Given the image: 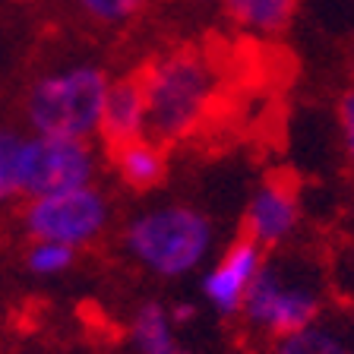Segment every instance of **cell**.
<instances>
[{
    "label": "cell",
    "mask_w": 354,
    "mask_h": 354,
    "mask_svg": "<svg viewBox=\"0 0 354 354\" xmlns=\"http://www.w3.org/2000/svg\"><path fill=\"white\" fill-rule=\"evenodd\" d=\"M111 76L95 64L60 66L38 76L26 92V124L32 133H51V136H76V140H95L102 127L104 95H108Z\"/></svg>",
    "instance_id": "cell-4"
},
{
    "label": "cell",
    "mask_w": 354,
    "mask_h": 354,
    "mask_svg": "<svg viewBox=\"0 0 354 354\" xmlns=\"http://www.w3.org/2000/svg\"><path fill=\"white\" fill-rule=\"evenodd\" d=\"M114 171H118L120 184L130 187L136 193H146L152 187L162 184L165 171H168V155L165 146L155 142L152 136H140V140H130L124 146L108 149Z\"/></svg>",
    "instance_id": "cell-10"
},
{
    "label": "cell",
    "mask_w": 354,
    "mask_h": 354,
    "mask_svg": "<svg viewBox=\"0 0 354 354\" xmlns=\"http://www.w3.org/2000/svg\"><path fill=\"white\" fill-rule=\"evenodd\" d=\"M237 317L253 335L266 339V345L317 323L323 317V285L317 269L301 257H266Z\"/></svg>",
    "instance_id": "cell-3"
},
{
    "label": "cell",
    "mask_w": 354,
    "mask_h": 354,
    "mask_svg": "<svg viewBox=\"0 0 354 354\" xmlns=\"http://www.w3.org/2000/svg\"><path fill=\"white\" fill-rule=\"evenodd\" d=\"M171 310V319H174V326L177 323H190L193 317H196V307L193 304H174V307H168Z\"/></svg>",
    "instance_id": "cell-18"
},
{
    "label": "cell",
    "mask_w": 354,
    "mask_h": 354,
    "mask_svg": "<svg viewBox=\"0 0 354 354\" xmlns=\"http://www.w3.org/2000/svg\"><path fill=\"white\" fill-rule=\"evenodd\" d=\"M149 108V136L155 142H184L206 127L218 98L221 76L203 51H171L140 70Z\"/></svg>",
    "instance_id": "cell-1"
},
{
    "label": "cell",
    "mask_w": 354,
    "mask_h": 354,
    "mask_svg": "<svg viewBox=\"0 0 354 354\" xmlns=\"http://www.w3.org/2000/svg\"><path fill=\"white\" fill-rule=\"evenodd\" d=\"M19 149L22 136L13 130H0V206L19 193Z\"/></svg>",
    "instance_id": "cell-15"
},
{
    "label": "cell",
    "mask_w": 354,
    "mask_h": 354,
    "mask_svg": "<svg viewBox=\"0 0 354 354\" xmlns=\"http://www.w3.org/2000/svg\"><path fill=\"white\" fill-rule=\"evenodd\" d=\"M263 354H354V326L345 319H323L269 342Z\"/></svg>",
    "instance_id": "cell-11"
},
{
    "label": "cell",
    "mask_w": 354,
    "mask_h": 354,
    "mask_svg": "<svg viewBox=\"0 0 354 354\" xmlns=\"http://www.w3.org/2000/svg\"><path fill=\"white\" fill-rule=\"evenodd\" d=\"M263 263H266L263 247H257V243L247 241V237L231 241L228 247L218 253V259L203 272V281H199L203 301H206L218 317H237L243 297L250 291L253 279L259 275Z\"/></svg>",
    "instance_id": "cell-8"
},
{
    "label": "cell",
    "mask_w": 354,
    "mask_h": 354,
    "mask_svg": "<svg viewBox=\"0 0 354 354\" xmlns=\"http://www.w3.org/2000/svg\"><path fill=\"white\" fill-rule=\"evenodd\" d=\"M80 253L66 243H54V241H32L29 250H26V266L29 272L41 275V279H54V275H64L70 266L76 263Z\"/></svg>",
    "instance_id": "cell-14"
},
{
    "label": "cell",
    "mask_w": 354,
    "mask_h": 354,
    "mask_svg": "<svg viewBox=\"0 0 354 354\" xmlns=\"http://www.w3.org/2000/svg\"><path fill=\"white\" fill-rule=\"evenodd\" d=\"M301 225V196L291 177H263L243 206V237L263 250H279L297 234Z\"/></svg>",
    "instance_id": "cell-7"
},
{
    "label": "cell",
    "mask_w": 354,
    "mask_h": 354,
    "mask_svg": "<svg viewBox=\"0 0 354 354\" xmlns=\"http://www.w3.org/2000/svg\"><path fill=\"white\" fill-rule=\"evenodd\" d=\"M234 26L253 35H279L297 10V0H221Z\"/></svg>",
    "instance_id": "cell-12"
},
{
    "label": "cell",
    "mask_w": 354,
    "mask_h": 354,
    "mask_svg": "<svg viewBox=\"0 0 354 354\" xmlns=\"http://www.w3.org/2000/svg\"><path fill=\"white\" fill-rule=\"evenodd\" d=\"M174 329L177 326L171 319V310L162 301H146L136 307L130 319V342L140 354H165L177 348Z\"/></svg>",
    "instance_id": "cell-13"
},
{
    "label": "cell",
    "mask_w": 354,
    "mask_h": 354,
    "mask_svg": "<svg viewBox=\"0 0 354 354\" xmlns=\"http://www.w3.org/2000/svg\"><path fill=\"white\" fill-rule=\"evenodd\" d=\"M76 7L95 22H104V26H118V22H127L146 7V0H73Z\"/></svg>",
    "instance_id": "cell-16"
},
{
    "label": "cell",
    "mask_w": 354,
    "mask_h": 354,
    "mask_svg": "<svg viewBox=\"0 0 354 354\" xmlns=\"http://www.w3.org/2000/svg\"><path fill=\"white\" fill-rule=\"evenodd\" d=\"M98 136L108 149L124 146L130 140L149 136V108H146V88H142L140 73L111 80L108 95H104L102 127Z\"/></svg>",
    "instance_id": "cell-9"
},
{
    "label": "cell",
    "mask_w": 354,
    "mask_h": 354,
    "mask_svg": "<svg viewBox=\"0 0 354 354\" xmlns=\"http://www.w3.org/2000/svg\"><path fill=\"white\" fill-rule=\"evenodd\" d=\"M98 152L92 140L32 133L19 149V193L26 199L95 184Z\"/></svg>",
    "instance_id": "cell-6"
},
{
    "label": "cell",
    "mask_w": 354,
    "mask_h": 354,
    "mask_svg": "<svg viewBox=\"0 0 354 354\" xmlns=\"http://www.w3.org/2000/svg\"><path fill=\"white\" fill-rule=\"evenodd\" d=\"M339 133L348 162L354 165V86L339 98Z\"/></svg>",
    "instance_id": "cell-17"
},
{
    "label": "cell",
    "mask_w": 354,
    "mask_h": 354,
    "mask_svg": "<svg viewBox=\"0 0 354 354\" xmlns=\"http://www.w3.org/2000/svg\"><path fill=\"white\" fill-rule=\"evenodd\" d=\"M111 228V203L95 184L32 196L22 206V231L29 241L66 243L76 253L92 247Z\"/></svg>",
    "instance_id": "cell-5"
},
{
    "label": "cell",
    "mask_w": 354,
    "mask_h": 354,
    "mask_svg": "<svg viewBox=\"0 0 354 354\" xmlns=\"http://www.w3.org/2000/svg\"><path fill=\"white\" fill-rule=\"evenodd\" d=\"M124 250L155 279L199 272L215 250V221L190 203H162L136 212L124 228Z\"/></svg>",
    "instance_id": "cell-2"
},
{
    "label": "cell",
    "mask_w": 354,
    "mask_h": 354,
    "mask_svg": "<svg viewBox=\"0 0 354 354\" xmlns=\"http://www.w3.org/2000/svg\"><path fill=\"white\" fill-rule=\"evenodd\" d=\"M165 354H190V351H184V348L177 345V348H171V351H165Z\"/></svg>",
    "instance_id": "cell-19"
}]
</instances>
